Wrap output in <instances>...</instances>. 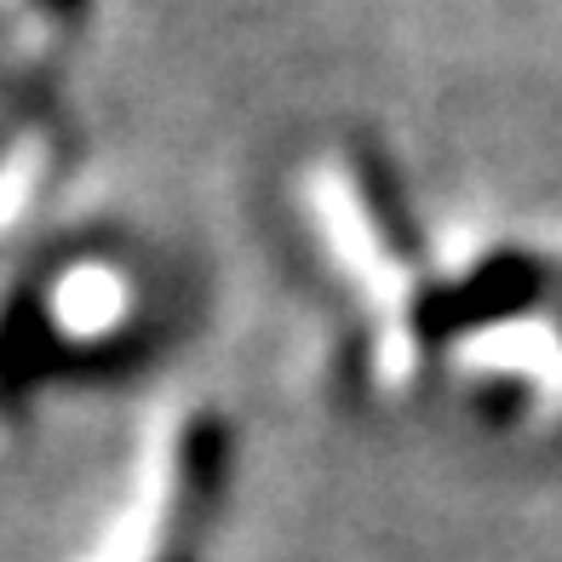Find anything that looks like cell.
Returning a JSON list of instances; mask_svg holds the SVG:
<instances>
[{
    "instance_id": "cell-5",
    "label": "cell",
    "mask_w": 562,
    "mask_h": 562,
    "mask_svg": "<svg viewBox=\"0 0 562 562\" xmlns=\"http://www.w3.org/2000/svg\"><path fill=\"white\" fill-rule=\"evenodd\" d=\"M30 7H35L41 18H81L87 0H30Z\"/></svg>"
},
{
    "instance_id": "cell-4",
    "label": "cell",
    "mask_w": 562,
    "mask_h": 562,
    "mask_svg": "<svg viewBox=\"0 0 562 562\" xmlns=\"http://www.w3.org/2000/svg\"><path fill=\"white\" fill-rule=\"evenodd\" d=\"M476 402H482V414H488L494 425H510V419H517V407L528 402V385H482Z\"/></svg>"
},
{
    "instance_id": "cell-2",
    "label": "cell",
    "mask_w": 562,
    "mask_h": 562,
    "mask_svg": "<svg viewBox=\"0 0 562 562\" xmlns=\"http://www.w3.org/2000/svg\"><path fill=\"white\" fill-rule=\"evenodd\" d=\"M229 459H236V430L218 414H195L178 425L172 442V494H167V533L161 551L195 557L201 533L213 528L224 488H229Z\"/></svg>"
},
{
    "instance_id": "cell-7",
    "label": "cell",
    "mask_w": 562,
    "mask_h": 562,
    "mask_svg": "<svg viewBox=\"0 0 562 562\" xmlns=\"http://www.w3.org/2000/svg\"><path fill=\"white\" fill-rule=\"evenodd\" d=\"M557 327H562V316H557Z\"/></svg>"
},
{
    "instance_id": "cell-3",
    "label": "cell",
    "mask_w": 562,
    "mask_h": 562,
    "mask_svg": "<svg viewBox=\"0 0 562 562\" xmlns=\"http://www.w3.org/2000/svg\"><path fill=\"white\" fill-rule=\"evenodd\" d=\"M345 167H350V190H356V207L368 213V229H373V241L391 252L396 265H425V218L414 207V195H407L402 184V172L396 161L379 149L373 138H350L345 149Z\"/></svg>"
},
{
    "instance_id": "cell-6",
    "label": "cell",
    "mask_w": 562,
    "mask_h": 562,
    "mask_svg": "<svg viewBox=\"0 0 562 562\" xmlns=\"http://www.w3.org/2000/svg\"><path fill=\"white\" fill-rule=\"evenodd\" d=\"M156 562H195V557H172V551H161V557H156Z\"/></svg>"
},
{
    "instance_id": "cell-1",
    "label": "cell",
    "mask_w": 562,
    "mask_h": 562,
    "mask_svg": "<svg viewBox=\"0 0 562 562\" xmlns=\"http://www.w3.org/2000/svg\"><path fill=\"white\" fill-rule=\"evenodd\" d=\"M557 270L528 247H499L488 259H476L471 270L425 281L407 304V334H414L425 350L459 345L471 334H488V327L522 322L551 299Z\"/></svg>"
}]
</instances>
